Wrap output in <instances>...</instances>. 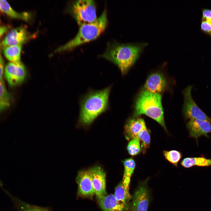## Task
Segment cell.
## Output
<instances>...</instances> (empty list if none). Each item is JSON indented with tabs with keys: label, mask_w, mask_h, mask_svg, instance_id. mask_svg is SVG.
<instances>
[{
	"label": "cell",
	"mask_w": 211,
	"mask_h": 211,
	"mask_svg": "<svg viewBox=\"0 0 211 211\" xmlns=\"http://www.w3.org/2000/svg\"><path fill=\"white\" fill-rule=\"evenodd\" d=\"M99 205L103 211H124L127 207L119 203L114 195H107L98 200Z\"/></svg>",
	"instance_id": "obj_15"
},
{
	"label": "cell",
	"mask_w": 211,
	"mask_h": 211,
	"mask_svg": "<svg viewBox=\"0 0 211 211\" xmlns=\"http://www.w3.org/2000/svg\"><path fill=\"white\" fill-rule=\"evenodd\" d=\"M187 127L190 136L196 140L202 136L208 137V134L211 132V123L206 121L190 119L187 124Z\"/></svg>",
	"instance_id": "obj_12"
},
{
	"label": "cell",
	"mask_w": 211,
	"mask_h": 211,
	"mask_svg": "<svg viewBox=\"0 0 211 211\" xmlns=\"http://www.w3.org/2000/svg\"><path fill=\"white\" fill-rule=\"evenodd\" d=\"M0 186L9 197L14 207L18 211H52L49 207L32 205L22 201L12 195L9 191L4 189L1 182H0Z\"/></svg>",
	"instance_id": "obj_14"
},
{
	"label": "cell",
	"mask_w": 211,
	"mask_h": 211,
	"mask_svg": "<svg viewBox=\"0 0 211 211\" xmlns=\"http://www.w3.org/2000/svg\"><path fill=\"white\" fill-rule=\"evenodd\" d=\"M8 29L7 26H0V38L7 31Z\"/></svg>",
	"instance_id": "obj_29"
},
{
	"label": "cell",
	"mask_w": 211,
	"mask_h": 211,
	"mask_svg": "<svg viewBox=\"0 0 211 211\" xmlns=\"http://www.w3.org/2000/svg\"><path fill=\"white\" fill-rule=\"evenodd\" d=\"M192 86H189L183 92L184 103L183 112L185 118L189 120L197 119L211 123V119L198 107L191 95Z\"/></svg>",
	"instance_id": "obj_6"
},
{
	"label": "cell",
	"mask_w": 211,
	"mask_h": 211,
	"mask_svg": "<svg viewBox=\"0 0 211 211\" xmlns=\"http://www.w3.org/2000/svg\"><path fill=\"white\" fill-rule=\"evenodd\" d=\"M21 45L9 46L4 48L3 53L6 58L11 62L21 61Z\"/></svg>",
	"instance_id": "obj_20"
},
{
	"label": "cell",
	"mask_w": 211,
	"mask_h": 211,
	"mask_svg": "<svg viewBox=\"0 0 211 211\" xmlns=\"http://www.w3.org/2000/svg\"><path fill=\"white\" fill-rule=\"evenodd\" d=\"M129 153L134 156L139 154L141 151L140 141L138 138H133L129 142L127 147Z\"/></svg>",
	"instance_id": "obj_25"
},
{
	"label": "cell",
	"mask_w": 211,
	"mask_h": 211,
	"mask_svg": "<svg viewBox=\"0 0 211 211\" xmlns=\"http://www.w3.org/2000/svg\"><path fill=\"white\" fill-rule=\"evenodd\" d=\"M11 101V96L7 91L4 82L0 81V112L8 107Z\"/></svg>",
	"instance_id": "obj_21"
},
{
	"label": "cell",
	"mask_w": 211,
	"mask_h": 211,
	"mask_svg": "<svg viewBox=\"0 0 211 211\" xmlns=\"http://www.w3.org/2000/svg\"><path fill=\"white\" fill-rule=\"evenodd\" d=\"M72 13L79 26L93 22L98 18L96 4L93 0L75 1L72 7Z\"/></svg>",
	"instance_id": "obj_5"
},
{
	"label": "cell",
	"mask_w": 211,
	"mask_h": 211,
	"mask_svg": "<svg viewBox=\"0 0 211 211\" xmlns=\"http://www.w3.org/2000/svg\"><path fill=\"white\" fill-rule=\"evenodd\" d=\"M76 180L78 187L77 198L92 199L95 192L89 170L79 171Z\"/></svg>",
	"instance_id": "obj_8"
},
{
	"label": "cell",
	"mask_w": 211,
	"mask_h": 211,
	"mask_svg": "<svg viewBox=\"0 0 211 211\" xmlns=\"http://www.w3.org/2000/svg\"><path fill=\"white\" fill-rule=\"evenodd\" d=\"M148 180L140 183L135 190L131 205L132 211H147L150 200Z\"/></svg>",
	"instance_id": "obj_7"
},
{
	"label": "cell",
	"mask_w": 211,
	"mask_h": 211,
	"mask_svg": "<svg viewBox=\"0 0 211 211\" xmlns=\"http://www.w3.org/2000/svg\"><path fill=\"white\" fill-rule=\"evenodd\" d=\"M201 28L203 31L206 32L211 31V22L203 21L201 25Z\"/></svg>",
	"instance_id": "obj_26"
},
{
	"label": "cell",
	"mask_w": 211,
	"mask_h": 211,
	"mask_svg": "<svg viewBox=\"0 0 211 211\" xmlns=\"http://www.w3.org/2000/svg\"><path fill=\"white\" fill-rule=\"evenodd\" d=\"M30 36L26 29L20 27L12 29L7 34L0 43V47L9 46L21 45L26 42Z\"/></svg>",
	"instance_id": "obj_11"
},
{
	"label": "cell",
	"mask_w": 211,
	"mask_h": 211,
	"mask_svg": "<svg viewBox=\"0 0 211 211\" xmlns=\"http://www.w3.org/2000/svg\"><path fill=\"white\" fill-rule=\"evenodd\" d=\"M203 21H205L211 22V10L205 9L203 12Z\"/></svg>",
	"instance_id": "obj_27"
},
{
	"label": "cell",
	"mask_w": 211,
	"mask_h": 211,
	"mask_svg": "<svg viewBox=\"0 0 211 211\" xmlns=\"http://www.w3.org/2000/svg\"><path fill=\"white\" fill-rule=\"evenodd\" d=\"M181 164L186 168L195 166H211V160L203 157H187L182 161Z\"/></svg>",
	"instance_id": "obj_19"
},
{
	"label": "cell",
	"mask_w": 211,
	"mask_h": 211,
	"mask_svg": "<svg viewBox=\"0 0 211 211\" xmlns=\"http://www.w3.org/2000/svg\"><path fill=\"white\" fill-rule=\"evenodd\" d=\"M137 138L141 142V150L143 153H144L149 147L150 137L146 126L144 127L138 134Z\"/></svg>",
	"instance_id": "obj_23"
},
{
	"label": "cell",
	"mask_w": 211,
	"mask_h": 211,
	"mask_svg": "<svg viewBox=\"0 0 211 211\" xmlns=\"http://www.w3.org/2000/svg\"><path fill=\"white\" fill-rule=\"evenodd\" d=\"M163 154L166 159L175 166H177L178 162L182 157L179 152L176 150L164 151Z\"/></svg>",
	"instance_id": "obj_24"
},
{
	"label": "cell",
	"mask_w": 211,
	"mask_h": 211,
	"mask_svg": "<svg viewBox=\"0 0 211 211\" xmlns=\"http://www.w3.org/2000/svg\"><path fill=\"white\" fill-rule=\"evenodd\" d=\"M146 45L143 43L109 42L105 52L99 56L116 64L124 74L134 64Z\"/></svg>",
	"instance_id": "obj_1"
},
{
	"label": "cell",
	"mask_w": 211,
	"mask_h": 211,
	"mask_svg": "<svg viewBox=\"0 0 211 211\" xmlns=\"http://www.w3.org/2000/svg\"><path fill=\"white\" fill-rule=\"evenodd\" d=\"M107 23V11L105 9L95 21L80 26L75 37L65 44L56 49L54 52L71 49L96 39L104 30Z\"/></svg>",
	"instance_id": "obj_3"
},
{
	"label": "cell",
	"mask_w": 211,
	"mask_h": 211,
	"mask_svg": "<svg viewBox=\"0 0 211 211\" xmlns=\"http://www.w3.org/2000/svg\"><path fill=\"white\" fill-rule=\"evenodd\" d=\"M123 164L124 171L122 181L130 184L131 177L135 167V163L133 159L128 158L124 161Z\"/></svg>",
	"instance_id": "obj_22"
},
{
	"label": "cell",
	"mask_w": 211,
	"mask_h": 211,
	"mask_svg": "<svg viewBox=\"0 0 211 211\" xmlns=\"http://www.w3.org/2000/svg\"><path fill=\"white\" fill-rule=\"evenodd\" d=\"M4 64L0 49V81L4 82L3 76L4 73Z\"/></svg>",
	"instance_id": "obj_28"
},
{
	"label": "cell",
	"mask_w": 211,
	"mask_h": 211,
	"mask_svg": "<svg viewBox=\"0 0 211 211\" xmlns=\"http://www.w3.org/2000/svg\"></svg>",
	"instance_id": "obj_30"
},
{
	"label": "cell",
	"mask_w": 211,
	"mask_h": 211,
	"mask_svg": "<svg viewBox=\"0 0 211 211\" xmlns=\"http://www.w3.org/2000/svg\"><path fill=\"white\" fill-rule=\"evenodd\" d=\"M89 170L95 195L98 200L107 195L105 173L103 169L98 166L93 167Z\"/></svg>",
	"instance_id": "obj_10"
},
{
	"label": "cell",
	"mask_w": 211,
	"mask_h": 211,
	"mask_svg": "<svg viewBox=\"0 0 211 211\" xmlns=\"http://www.w3.org/2000/svg\"><path fill=\"white\" fill-rule=\"evenodd\" d=\"M129 185L122 181L115 187L114 195L117 200L120 204L127 207V203L132 196L129 191Z\"/></svg>",
	"instance_id": "obj_17"
},
{
	"label": "cell",
	"mask_w": 211,
	"mask_h": 211,
	"mask_svg": "<svg viewBox=\"0 0 211 211\" xmlns=\"http://www.w3.org/2000/svg\"><path fill=\"white\" fill-rule=\"evenodd\" d=\"M146 126L143 118H135L130 119L125 127L127 138L131 139L137 138L139 133Z\"/></svg>",
	"instance_id": "obj_16"
},
{
	"label": "cell",
	"mask_w": 211,
	"mask_h": 211,
	"mask_svg": "<svg viewBox=\"0 0 211 211\" xmlns=\"http://www.w3.org/2000/svg\"><path fill=\"white\" fill-rule=\"evenodd\" d=\"M144 114L156 121L166 130L161 104V96L144 90L136 99L134 116Z\"/></svg>",
	"instance_id": "obj_2"
},
{
	"label": "cell",
	"mask_w": 211,
	"mask_h": 211,
	"mask_svg": "<svg viewBox=\"0 0 211 211\" xmlns=\"http://www.w3.org/2000/svg\"><path fill=\"white\" fill-rule=\"evenodd\" d=\"M0 11L13 18L27 20L30 17L29 14L27 13H20L16 11L5 0H0Z\"/></svg>",
	"instance_id": "obj_18"
},
{
	"label": "cell",
	"mask_w": 211,
	"mask_h": 211,
	"mask_svg": "<svg viewBox=\"0 0 211 211\" xmlns=\"http://www.w3.org/2000/svg\"><path fill=\"white\" fill-rule=\"evenodd\" d=\"M110 87L91 92L87 95L81 104L80 121L85 124L91 123L100 114L107 108Z\"/></svg>",
	"instance_id": "obj_4"
},
{
	"label": "cell",
	"mask_w": 211,
	"mask_h": 211,
	"mask_svg": "<svg viewBox=\"0 0 211 211\" xmlns=\"http://www.w3.org/2000/svg\"><path fill=\"white\" fill-rule=\"evenodd\" d=\"M167 85V82L163 75L160 73H155L151 74L147 79L144 90L160 94L165 90Z\"/></svg>",
	"instance_id": "obj_13"
},
{
	"label": "cell",
	"mask_w": 211,
	"mask_h": 211,
	"mask_svg": "<svg viewBox=\"0 0 211 211\" xmlns=\"http://www.w3.org/2000/svg\"><path fill=\"white\" fill-rule=\"evenodd\" d=\"M25 67L21 61L10 62L4 69L5 78L8 84L12 86L21 83L25 78Z\"/></svg>",
	"instance_id": "obj_9"
}]
</instances>
